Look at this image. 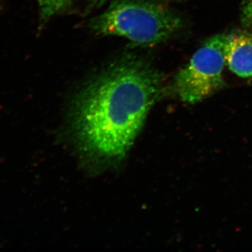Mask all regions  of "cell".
<instances>
[{
    "mask_svg": "<svg viewBox=\"0 0 252 252\" xmlns=\"http://www.w3.org/2000/svg\"><path fill=\"white\" fill-rule=\"evenodd\" d=\"M106 0H91L89 4L88 11H91L92 9H98L105 3Z\"/></svg>",
    "mask_w": 252,
    "mask_h": 252,
    "instance_id": "52a82bcc",
    "label": "cell"
},
{
    "mask_svg": "<svg viewBox=\"0 0 252 252\" xmlns=\"http://www.w3.org/2000/svg\"><path fill=\"white\" fill-rule=\"evenodd\" d=\"M90 1H91V0H90Z\"/></svg>",
    "mask_w": 252,
    "mask_h": 252,
    "instance_id": "9c48e42d",
    "label": "cell"
},
{
    "mask_svg": "<svg viewBox=\"0 0 252 252\" xmlns=\"http://www.w3.org/2000/svg\"><path fill=\"white\" fill-rule=\"evenodd\" d=\"M41 26L51 18L67 11L72 6V0H37Z\"/></svg>",
    "mask_w": 252,
    "mask_h": 252,
    "instance_id": "5b68a950",
    "label": "cell"
},
{
    "mask_svg": "<svg viewBox=\"0 0 252 252\" xmlns=\"http://www.w3.org/2000/svg\"><path fill=\"white\" fill-rule=\"evenodd\" d=\"M225 61L230 70L238 77H252V32L245 28L228 34Z\"/></svg>",
    "mask_w": 252,
    "mask_h": 252,
    "instance_id": "277c9868",
    "label": "cell"
},
{
    "mask_svg": "<svg viewBox=\"0 0 252 252\" xmlns=\"http://www.w3.org/2000/svg\"><path fill=\"white\" fill-rule=\"evenodd\" d=\"M228 34L209 38L174 79L172 90L182 102L195 104L225 86L223 77Z\"/></svg>",
    "mask_w": 252,
    "mask_h": 252,
    "instance_id": "3957f363",
    "label": "cell"
},
{
    "mask_svg": "<svg viewBox=\"0 0 252 252\" xmlns=\"http://www.w3.org/2000/svg\"><path fill=\"white\" fill-rule=\"evenodd\" d=\"M182 26L178 14L149 0H114L90 21L96 34L122 36L134 46L146 47L167 40Z\"/></svg>",
    "mask_w": 252,
    "mask_h": 252,
    "instance_id": "7a4b0ae2",
    "label": "cell"
},
{
    "mask_svg": "<svg viewBox=\"0 0 252 252\" xmlns=\"http://www.w3.org/2000/svg\"><path fill=\"white\" fill-rule=\"evenodd\" d=\"M3 0H0V9H1V6H2Z\"/></svg>",
    "mask_w": 252,
    "mask_h": 252,
    "instance_id": "ba28073f",
    "label": "cell"
},
{
    "mask_svg": "<svg viewBox=\"0 0 252 252\" xmlns=\"http://www.w3.org/2000/svg\"><path fill=\"white\" fill-rule=\"evenodd\" d=\"M162 75L142 58L127 56L91 78L74 96L73 137L86 157L122 160L162 93Z\"/></svg>",
    "mask_w": 252,
    "mask_h": 252,
    "instance_id": "6da1fadb",
    "label": "cell"
},
{
    "mask_svg": "<svg viewBox=\"0 0 252 252\" xmlns=\"http://www.w3.org/2000/svg\"><path fill=\"white\" fill-rule=\"evenodd\" d=\"M241 21L245 29L252 32V0H244L241 6Z\"/></svg>",
    "mask_w": 252,
    "mask_h": 252,
    "instance_id": "8992f818",
    "label": "cell"
}]
</instances>
